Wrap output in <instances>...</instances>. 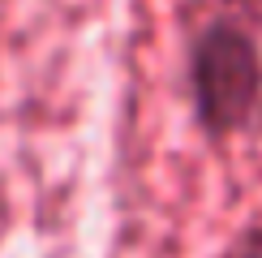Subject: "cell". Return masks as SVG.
I'll use <instances>...</instances> for the list:
<instances>
[{"label": "cell", "mask_w": 262, "mask_h": 258, "mask_svg": "<svg viewBox=\"0 0 262 258\" xmlns=\"http://www.w3.org/2000/svg\"><path fill=\"white\" fill-rule=\"evenodd\" d=\"M220 258H262V224H245V228L224 245Z\"/></svg>", "instance_id": "obj_2"}, {"label": "cell", "mask_w": 262, "mask_h": 258, "mask_svg": "<svg viewBox=\"0 0 262 258\" xmlns=\"http://www.w3.org/2000/svg\"><path fill=\"white\" fill-rule=\"evenodd\" d=\"M185 91L193 125L211 146H228L262 116V35L241 5H224L189 30Z\"/></svg>", "instance_id": "obj_1"}]
</instances>
